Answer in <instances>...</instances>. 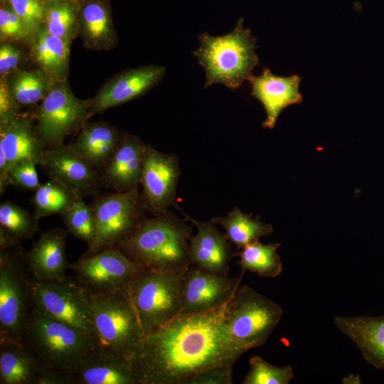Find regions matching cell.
<instances>
[{
	"label": "cell",
	"mask_w": 384,
	"mask_h": 384,
	"mask_svg": "<svg viewBox=\"0 0 384 384\" xmlns=\"http://www.w3.org/2000/svg\"><path fill=\"white\" fill-rule=\"evenodd\" d=\"M38 384H71L70 373L44 368Z\"/></svg>",
	"instance_id": "cell-42"
},
{
	"label": "cell",
	"mask_w": 384,
	"mask_h": 384,
	"mask_svg": "<svg viewBox=\"0 0 384 384\" xmlns=\"http://www.w3.org/2000/svg\"><path fill=\"white\" fill-rule=\"evenodd\" d=\"M232 297L207 311L180 314L144 336L129 358L136 384H188L205 370L234 365L226 321Z\"/></svg>",
	"instance_id": "cell-1"
},
{
	"label": "cell",
	"mask_w": 384,
	"mask_h": 384,
	"mask_svg": "<svg viewBox=\"0 0 384 384\" xmlns=\"http://www.w3.org/2000/svg\"><path fill=\"white\" fill-rule=\"evenodd\" d=\"M249 365L242 384H289L294 378L290 366H274L258 356L251 357Z\"/></svg>",
	"instance_id": "cell-35"
},
{
	"label": "cell",
	"mask_w": 384,
	"mask_h": 384,
	"mask_svg": "<svg viewBox=\"0 0 384 384\" xmlns=\"http://www.w3.org/2000/svg\"><path fill=\"white\" fill-rule=\"evenodd\" d=\"M211 221L224 228L228 240L236 247L235 254L273 231L272 224L261 222L259 217L252 218L251 213L245 214L238 208H234L226 216L213 218Z\"/></svg>",
	"instance_id": "cell-29"
},
{
	"label": "cell",
	"mask_w": 384,
	"mask_h": 384,
	"mask_svg": "<svg viewBox=\"0 0 384 384\" xmlns=\"http://www.w3.org/2000/svg\"><path fill=\"white\" fill-rule=\"evenodd\" d=\"M283 309L252 287H238L227 311L229 338L238 358L263 346L279 322Z\"/></svg>",
	"instance_id": "cell-6"
},
{
	"label": "cell",
	"mask_w": 384,
	"mask_h": 384,
	"mask_svg": "<svg viewBox=\"0 0 384 384\" xmlns=\"http://www.w3.org/2000/svg\"><path fill=\"white\" fill-rule=\"evenodd\" d=\"M38 219L34 214L10 201L0 204V250L19 247L38 231Z\"/></svg>",
	"instance_id": "cell-28"
},
{
	"label": "cell",
	"mask_w": 384,
	"mask_h": 384,
	"mask_svg": "<svg viewBox=\"0 0 384 384\" xmlns=\"http://www.w3.org/2000/svg\"><path fill=\"white\" fill-rule=\"evenodd\" d=\"M334 324L371 366L384 370V316H335Z\"/></svg>",
	"instance_id": "cell-23"
},
{
	"label": "cell",
	"mask_w": 384,
	"mask_h": 384,
	"mask_svg": "<svg viewBox=\"0 0 384 384\" xmlns=\"http://www.w3.org/2000/svg\"><path fill=\"white\" fill-rule=\"evenodd\" d=\"M43 6L45 28L72 44L78 36V0H53Z\"/></svg>",
	"instance_id": "cell-32"
},
{
	"label": "cell",
	"mask_w": 384,
	"mask_h": 384,
	"mask_svg": "<svg viewBox=\"0 0 384 384\" xmlns=\"http://www.w3.org/2000/svg\"><path fill=\"white\" fill-rule=\"evenodd\" d=\"M43 4L46 3V2H48V1H53V0H40Z\"/></svg>",
	"instance_id": "cell-45"
},
{
	"label": "cell",
	"mask_w": 384,
	"mask_h": 384,
	"mask_svg": "<svg viewBox=\"0 0 384 384\" xmlns=\"http://www.w3.org/2000/svg\"><path fill=\"white\" fill-rule=\"evenodd\" d=\"M96 234L84 254L96 253L127 239L146 218L139 186L132 190L100 195L90 203Z\"/></svg>",
	"instance_id": "cell-9"
},
{
	"label": "cell",
	"mask_w": 384,
	"mask_h": 384,
	"mask_svg": "<svg viewBox=\"0 0 384 384\" xmlns=\"http://www.w3.org/2000/svg\"><path fill=\"white\" fill-rule=\"evenodd\" d=\"M33 38L14 10L0 2V42H10L28 49Z\"/></svg>",
	"instance_id": "cell-36"
},
{
	"label": "cell",
	"mask_w": 384,
	"mask_h": 384,
	"mask_svg": "<svg viewBox=\"0 0 384 384\" xmlns=\"http://www.w3.org/2000/svg\"><path fill=\"white\" fill-rule=\"evenodd\" d=\"M189 266L144 269L126 287L144 336L180 314L181 282Z\"/></svg>",
	"instance_id": "cell-5"
},
{
	"label": "cell",
	"mask_w": 384,
	"mask_h": 384,
	"mask_svg": "<svg viewBox=\"0 0 384 384\" xmlns=\"http://www.w3.org/2000/svg\"><path fill=\"white\" fill-rule=\"evenodd\" d=\"M71 45L43 26L28 48L30 60L53 83L68 80Z\"/></svg>",
	"instance_id": "cell-26"
},
{
	"label": "cell",
	"mask_w": 384,
	"mask_h": 384,
	"mask_svg": "<svg viewBox=\"0 0 384 384\" xmlns=\"http://www.w3.org/2000/svg\"><path fill=\"white\" fill-rule=\"evenodd\" d=\"M70 378L71 384H136L130 361L99 346L70 373Z\"/></svg>",
	"instance_id": "cell-22"
},
{
	"label": "cell",
	"mask_w": 384,
	"mask_h": 384,
	"mask_svg": "<svg viewBox=\"0 0 384 384\" xmlns=\"http://www.w3.org/2000/svg\"><path fill=\"white\" fill-rule=\"evenodd\" d=\"M8 4L33 36L43 26L44 6L40 0H0Z\"/></svg>",
	"instance_id": "cell-37"
},
{
	"label": "cell",
	"mask_w": 384,
	"mask_h": 384,
	"mask_svg": "<svg viewBox=\"0 0 384 384\" xmlns=\"http://www.w3.org/2000/svg\"><path fill=\"white\" fill-rule=\"evenodd\" d=\"M46 149L31 117L25 113L0 129V151L10 168L25 160L40 166Z\"/></svg>",
	"instance_id": "cell-24"
},
{
	"label": "cell",
	"mask_w": 384,
	"mask_h": 384,
	"mask_svg": "<svg viewBox=\"0 0 384 384\" xmlns=\"http://www.w3.org/2000/svg\"><path fill=\"white\" fill-rule=\"evenodd\" d=\"M80 196L75 191L63 183L49 179L35 191L32 203L37 219L53 214L63 215Z\"/></svg>",
	"instance_id": "cell-33"
},
{
	"label": "cell",
	"mask_w": 384,
	"mask_h": 384,
	"mask_svg": "<svg viewBox=\"0 0 384 384\" xmlns=\"http://www.w3.org/2000/svg\"><path fill=\"white\" fill-rule=\"evenodd\" d=\"M70 268L90 294H108L125 290L144 269L127 257L117 246L94 254H83Z\"/></svg>",
	"instance_id": "cell-12"
},
{
	"label": "cell",
	"mask_w": 384,
	"mask_h": 384,
	"mask_svg": "<svg viewBox=\"0 0 384 384\" xmlns=\"http://www.w3.org/2000/svg\"><path fill=\"white\" fill-rule=\"evenodd\" d=\"M31 299L33 308L96 340L90 294L75 276L60 282L31 279Z\"/></svg>",
	"instance_id": "cell-11"
},
{
	"label": "cell",
	"mask_w": 384,
	"mask_h": 384,
	"mask_svg": "<svg viewBox=\"0 0 384 384\" xmlns=\"http://www.w3.org/2000/svg\"><path fill=\"white\" fill-rule=\"evenodd\" d=\"M192 226L168 210L146 217L132 234L117 245L144 269H172L191 265L189 240Z\"/></svg>",
	"instance_id": "cell-2"
},
{
	"label": "cell",
	"mask_w": 384,
	"mask_h": 384,
	"mask_svg": "<svg viewBox=\"0 0 384 384\" xmlns=\"http://www.w3.org/2000/svg\"><path fill=\"white\" fill-rule=\"evenodd\" d=\"M123 132L105 122H87L70 147L99 171L120 142Z\"/></svg>",
	"instance_id": "cell-25"
},
{
	"label": "cell",
	"mask_w": 384,
	"mask_h": 384,
	"mask_svg": "<svg viewBox=\"0 0 384 384\" xmlns=\"http://www.w3.org/2000/svg\"><path fill=\"white\" fill-rule=\"evenodd\" d=\"M24 255L20 246L0 250V343L22 342L32 310Z\"/></svg>",
	"instance_id": "cell-8"
},
{
	"label": "cell",
	"mask_w": 384,
	"mask_h": 384,
	"mask_svg": "<svg viewBox=\"0 0 384 384\" xmlns=\"http://www.w3.org/2000/svg\"><path fill=\"white\" fill-rule=\"evenodd\" d=\"M10 166L3 152L0 151V194L2 196L9 185Z\"/></svg>",
	"instance_id": "cell-43"
},
{
	"label": "cell",
	"mask_w": 384,
	"mask_h": 384,
	"mask_svg": "<svg viewBox=\"0 0 384 384\" xmlns=\"http://www.w3.org/2000/svg\"><path fill=\"white\" fill-rule=\"evenodd\" d=\"M146 147L138 136L123 132L114 152L100 171L102 185L117 192L138 187Z\"/></svg>",
	"instance_id": "cell-17"
},
{
	"label": "cell",
	"mask_w": 384,
	"mask_h": 384,
	"mask_svg": "<svg viewBox=\"0 0 384 384\" xmlns=\"http://www.w3.org/2000/svg\"><path fill=\"white\" fill-rule=\"evenodd\" d=\"M67 232L85 242L90 246L95 237L96 221L92 208L79 198L77 201L61 215Z\"/></svg>",
	"instance_id": "cell-34"
},
{
	"label": "cell",
	"mask_w": 384,
	"mask_h": 384,
	"mask_svg": "<svg viewBox=\"0 0 384 384\" xmlns=\"http://www.w3.org/2000/svg\"><path fill=\"white\" fill-rule=\"evenodd\" d=\"M198 38L200 46L193 54L206 71L205 88L221 84L235 90L259 64L256 38L244 27L242 18L228 34L213 36L206 32Z\"/></svg>",
	"instance_id": "cell-3"
},
{
	"label": "cell",
	"mask_w": 384,
	"mask_h": 384,
	"mask_svg": "<svg viewBox=\"0 0 384 384\" xmlns=\"http://www.w3.org/2000/svg\"><path fill=\"white\" fill-rule=\"evenodd\" d=\"M68 232L55 228L43 233L24 255L31 279L41 282H60L69 276L70 268L65 252Z\"/></svg>",
	"instance_id": "cell-20"
},
{
	"label": "cell",
	"mask_w": 384,
	"mask_h": 384,
	"mask_svg": "<svg viewBox=\"0 0 384 384\" xmlns=\"http://www.w3.org/2000/svg\"><path fill=\"white\" fill-rule=\"evenodd\" d=\"M90 299L98 346L129 360L144 335L127 293L90 294Z\"/></svg>",
	"instance_id": "cell-7"
},
{
	"label": "cell",
	"mask_w": 384,
	"mask_h": 384,
	"mask_svg": "<svg viewBox=\"0 0 384 384\" xmlns=\"http://www.w3.org/2000/svg\"><path fill=\"white\" fill-rule=\"evenodd\" d=\"M360 376L358 375H349L343 379V383H360Z\"/></svg>",
	"instance_id": "cell-44"
},
{
	"label": "cell",
	"mask_w": 384,
	"mask_h": 384,
	"mask_svg": "<svg viewBox=\"0 0 384 384\" xmlns=\"http://www.w3.org/2000/svg\"><path fill=\"white\" fill-rule=\"evenodd\" d=\"M247 80L252 87L251 96L258 100L266 111L267 118L262 125L264 128L272 129L284 109L302 102L299 91L302 78L297 74L278 76L270 68H264L261 75H252Z\"/></svg>",
	"instance_id": "cell-19"
},
{
	"label": "cell",
	"mask_w": 384,
	"mask_h": 384,
	"mask_svg": "<svg viewBox=\"0 0 384 384\" xmlns=\"http://www.w3.org/2000/svg\"><path fill=\"white\" fill-rule=\"evenodd\" d=\"M242 279L214 274L191 265L181 287L180 314L201 313L223 304L236 292Z\"/></svg>",
	"instance_id": "cell-14"
},
{
	"label": "cell",
	"mask_w": 384,
	"mask_h": 384,
	"mask_svg": "<svg viewBox=\"0 0 384 384\" xmlns=\"http://www.w3.org/2000/svg\"><path fill=\"white\" fill-rule=\"evenodd\" d=\"M164 73V66L147 65L125 70L110 78L91 98L89 119L145 95L163 79Z\"/></svg>",
	"instance_id": "cell-15"
},
{
	"label": "cell",
	"mask_w": 384,
	"mask_h": 384,
	"mask_svg": "<svg viewBox=\"0 0 384 384\" xmlns=\"http://www.w3.org/2000/svg\"><path fill=\"white\" fill-rule=\"evenodd\" d=\"M181 171L177 156L165 154L147 144L140 184L146 211L154 216L176 206V196Z\"/></svg>",
	"instance_id": "cell-13"
},
{
	"label": "cell",
	"mask_w": 384,
	"mask_h": 384,
	"mask_svg": "<svg viewBox=\"0 0 384 384\" xmlns=\"http://www.w3.org/2000/svg\"><path fill=\"white\" fill-rule=\"evenodd\" d=\"M30 59L29 52L20 48L19 45L10 42H0V78H7Z\"/></svg>",
	"instance_id": "cell-38"
},
{
	"label": "cell",
	"mask_w": 384,
	"mask_h": 384,
	"mask_svg": "<svg viewBox=\"0 0 384 384\" xmlns=\"http://www.w3.org/2000/svg\"><path fill=\"white\" fill-rule=\"evenodd\" d=\"M184 218L197 229L189 240L191 265L214 274L228 275L229 262L235 256L230 242L211 220L198 221L185 213Z\"/></svg>",
	"instance_id": "cell-18"
},
{
	"label": "cell",
	"mask_w": 384,
	"mask_h": 384,
	"mask_svg": "<svg viewBox=\"0 0 384 384\" xmlns=\"http://www.w3.org/2000/svg\"><path fill=\"white\" fill-rule=\"evenodd\" d=\"M40 166L49 179L63 183L82 198L95 195L102 186L100 171L69 144L47 148Z\"/></svg>",
	"instance_id": "cell-16"
},
{
	"label": "cell",
	"mask_w": 384,
	"mask_h": 384,
	"mask_svg": "<svg viewBox=\"0 0 384 384\" xmlns=\"http://www.w3.org/2000/svg\"><path fill=\"white\" fill-rule=\"evenodd\" d=\"M78 37L86 49L93 51L111 50L117 46L112 0H78Z\"/></svg>",
	"instance_id": "cell-21"
},
{
	"label": "cell",
	"mask_w": 384,
	"mask_h": 384,
	"mask_svg": "<svg viewBox=\"0 0 384 384\" xmlns=\"http://www.w3.org/2000/svg\"><path fill=\"white\" fill-rule=\"evenodd\" d=\"M280 243L262 244L257 241L245 246L237 252L240 267V277L250 271L262 277L275 278L282 271V263L277 250Z\"/></svg>",
	"instance_id": "cell-31"
},
{
	"label": "cell",
	"mask_w": 384,
	"mask_h": 384,
	"mask_svg": "<svg viewBox=\"0 0 384 384\" xmlns=\"http://www.w3.org/2000/svg\"><path fill=\"white\" fill-rule=\"evenodd\" d=\"M36 166L29 160L14 164L9 171V185L35 191L41 186Z\"/></svg>",
	"instance_id": "cell-39"
},
{
	"label": "cell",
	"mask_w": 384,
	"mask_h": 384,
	"mask_svg": "<svg viewBox=\"0 0 384 384\" xmlns=\"http://www.w3.org/2000/svg\"><path fill=\"white\" fill-rule=\"evenodd\" d=\"M7 87L21 107L35 108L41 103L53 83L38 68H21L6 78Z\"/></svg>",
	"instance_id": "cell-30"
},
{
	"label": "cell",
	"mask_w": 384,
	"mask_h": 384,
	"mask_svg": "<svg viewBox=\"0 0 384 384\" xmlns=\"http://www.w3.org/2000/svg\"><path fill=\"white\" fill-rule=\"evenodd\" d=\"M43 369L22 342L0 343V384H38Z\"/></svg>",
	"instance_id": "cell-27"
},
{
	"label": "cell",
	"mask_w": 384,
	"mask_h": 384,
	"mask_svg": "<svg viewBox=\"0 0 384 384\" xmlns=\"http://www.w3.org/2000/svg\"><path fill=\"white\" fill-rule=\"evenodd\" d=\"M22 343L44 368L68 373L76 370L98 347L94 338L33 307Z\"/></svg>",
	"instance_id": "cell-4"
},
{
	"label": "cell",
	"mask_w": 384,
	"mask_h": 384,
	"mask_svg": "<svg viewBox=\"0 0 384 384\" xmlns=\"http://www.w3.org/2000/svg\"><path fill=\"white\" fill-rule=\"evenodd\" d=\"M16 102L5 78H0V129L6 127L24 113Z\"/></svg>",
	"instance_id": "cell-40"
},
{
	"label": "cell",
	"mask_w": 384,
	"mask_h": 384,
	"mask_svg": "<svg viewBox=\"0 0 384 384\" xmlns=\"http://www.w3.org/2000/svg\"><path fill=\"white\" fill-rule=\"evenodd\" d=\"M91 99L77 97L68 80L51 85L34 112L37 132L46 148L64 144L89 119Z\"/></svg>",
	"instance_id": "cell-10"
},
{
	"label": "cell",
	"mask_w": 384,
	"mask_h": 384,
	"mask_svg": "<svg viewBox=\"0 0 384 384\" xmlns=\"http://www.w3.org/2000/svg\"><path fill=\"white\" fill-rule=\"evenodd\" d=\"M234 365H223L205 370L193 377L188 384H232Z\"/></svg>",
	"instance_id": "cell-41"
}]
</instances>
